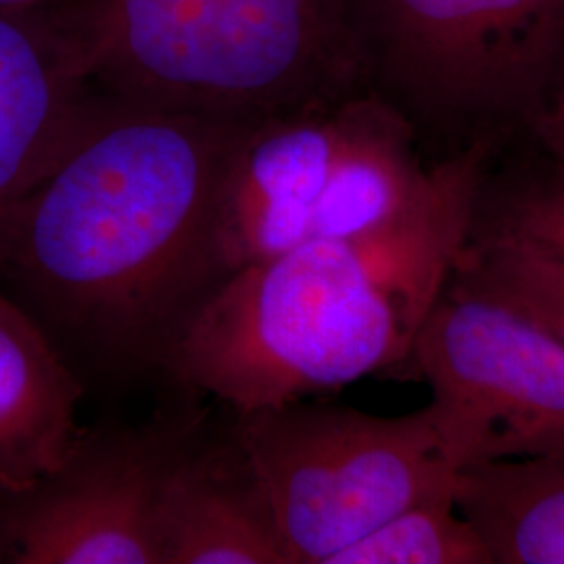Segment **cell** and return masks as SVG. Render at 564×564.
I'll list each match as a JSON object with an SVG mask.
<instances>
[{"label": "cell", "instance_id": "obj_1", "mask_svg": "<svg viewBox=\"0 0 564 564\" xmlns=\"http://www.w3.org/2000/svg\"><path fill=\"white\" fill-rule=\"evenodd\" d=\"M253 126L107 95L0 218V291L41 326L86 391L163 372L230 276L220 207Z\"/></svg>", "mask_w": 564, "mask_h": 564}, {"label": "cell", "instance_id": "obj_2", "mask_svg": "<svg viewBox=\"0 0 564 564\" xmlns=\"http://www.w3.org/2000/svg\"><path fill=\"white\" fill-rule=\"evenodd\" d=\"M498 147L481 139L435 160L421 197L384 226L235 270L163 377L247 414L405 368L468 245Z\"/></svg>", "mask_w": 564, "mask_h": 564}, {"label": "cell", "instance_id": "obj_3", "mask_svg": "<svg viewBox=\"0 0 564 564\" xmlns=\"http://www.w3.org/2000/svg\"><path fill=\"white\" fill-rule=\"evenodd\" d=\"M97 88L260 123L364 88L354 0H53Z\"/></svg>", "mask_w": 564, "mask_h": 564}, {"label": "cell", "instance_id": "obj_4", "mask_svg": "<svg viewBox=\"0 0 564 564\" xmlns=\"http://www.w3.org/2000/svg\"><path fill=\"white\" fill-rule=\"evenodd\" d=\"M364 88L445 155L502 141L564 78V0H354Z\"/></svg>", "mask_w": 564, "mask_h": 564}, {"label": "cell", "instance_id": "obj_5", "mask_svg": "<svg viewBox=\"0 0 564 564\" xmlns=\"http://www.w3.org/2000/svg\"><path fill=\"white\" fill-rule=\"evenodd\" d=\"M431 165L402 116L370 90L256 123L224 186L220 242L230 274L303 242L395 220Z\"/></svg>", "mask_w": 564, "mask_h": 564}, {"label": "cell", "instance_id": "obj_6", "mask_svg": "<svg viewBox=\"0 0 564 564\" xmlns=\"http://www.w3.org/2000/svg\"><path fill=\"white\" fill-rule=\"evenodd\" d=\"M289 564H328L403 508L452 494L458 464L429 403L377 416L310 400L235 414Z\"/></svg>", "mask_w": 564, "mask_h": 564}, {"label": "cell", "instance_id": "obj_7", "mask_svg": "<svg viewBox=\"0 0 564 564\" xmlns=\"http://www.w3.org/2000/svg\"><path fill=\"white\" fill-rule=\"evenodd\" d=\"M405 368L458 468L564 452V343L521 312L447 284Z\"/></svg>", "mask_w": 564, "mask_h": 564}, {"label": "cell", "instance_id": "obj_8", "mask_svg": "<svg viewBox=\"0 0 564 564\" xmlns=\"http://www.w3.org/2000/svg\"><path fill=\"white\" fill-rule=\"evenodd\" d=\"M197 419L80 426L51 475L0 491V564H162L160 489Z\"/></svg>", "mask_w": 564, "mask_h": 564}, {"label": "cell", "instance_id": "obj_9", "mask_svg": "<svg viewBox=\"0 0 564 564\" xmlns=\"http://www.w3.org/2000/svg\"><path fill=\"white\" fill-rule=\"evenodd\" d=\"M105 99L53 0L0 11V218L57 163Z\"/></svg>", "mask_w": 564, "mask_h": 564}, {"label": "cell", "instance_id": "obj_10", "mask_svg": "<svg viewBox=\"0 0 564 564\" xmlns=\"http://www.w3.org/2000/svg\"><path fill=\"white\" fill-rule=\"evenodd\" d=\"M162 564H289L262 481L232 426L202 416L167 466L158 500Z\"/></svg>", "mask_w": 564, "mask_h": 564}, {"label": "cell", "instance_id": "obj_11", "mask_svg": "<svg viewBox=\"0 0 564 564\" xmlns=\"http://www.w3.org/2000/svg\"><path fill=\"white\" fill-rule=\"evenodd\" d=\"M84 393L41 326L0 291V491L21 494L59 466Z\"/></svg>", "mask_w": 564, "mask_h": 564}, {"label": "cell", "instance_id": "obj_12", "mask_svg": "<svg viewBox=\"0 0 564 564\" xmlns=\"http://www.w3.org/2000/svg\"><path fill=\"white\" fill-rule=\"evenodd\" d=\"M456 510L494 564H564V452L460 466Z\"/></svg>", "mask_w": 564, "mask_h": 564}, {"label": "cell", "instance_id": "obj_13", "mask_svg": "<svg viewBox=\"0 0 564 564\" xmlns=\"http://www.w3.org/2000/svg\"><path fill=\"white\" fill-rule=\"evenodd\" d=\"M449 286L512 307L564 343V262L527 242L470 235Z\"/></svg>", "mask_w": 564, "mask_h": 564}, {"label": "cell", "instance_id": "obj_14", "mask_svg": "<svg viewBox=\"0 0 564 564\" xmlns=\"http://www.w3.org/2000/svg\"><path fill=\"white\" fill-rule=\"evenodd\" d=\"M328 564H494L454 491L408 506Z\"/></svg>", "mask_w": 564, "mask_h": 564}, {"label": "cell", "instance_id": "obj_15", "mask_svg": "<svg viewBox=\"0 0 564 564\" xmlns=\"http://www.w3.org/2000/svg\"><path fill=\"white\" fill-rule=\"evenodd\" d=\"M470 235L527 242L564 262V167L545 165L519 178L485 181Z\"/></svg>", "mask_w": 564, "mask_h": 564}, {"label": "cell", "instance_id": "obj_16", "mask_svg": "<svg viewBox=\"0 0 564 564\" xmlns=\"http://www.w3.org/2000/svg\"><path fill=\"white\" fill-rule=\"evenodd\" d=\"M527 132L540 142L545 158L564 167V78Z\"/></svg>", "mask_w": 564, "mask_h": 564}, {"label": "cell", "instance_id": "obj_17", "mask_svg": "<svg viewBox=\"0 0 564 564\" xmlns=\"http://www.w3.org/2000/svg\"><path fill=\"white\" fill-rule=\"evenodd\" d=\"M42 2H48V0H0V11L30 9V7H39Z\"/></svg>", "mask_w": 564, "mask_h": 564}]
</instances>
